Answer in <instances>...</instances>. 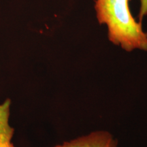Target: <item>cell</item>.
<instances>
[{
    "label": "cell",
    "instance_id": "cell-3",
    "mask_svg": "<svg viewBox=\"0 0 147 147\" xmlns=\"http://www.w3.org/2000/svg\"><path fill=\"white\" fill-rule=\"evenodd\" d=\"M10 100L0 104V147H15L12 142L14 129L9 124Z\"/></svg>",
    "mask_w": 147,
    "mask_h": 147
},
{
    "label": "cell",
    "instance_id": "cell-2",
    "mask_svg": "<svg viewBox=\"0 0 147 147\" xmlns=\"http://www.w3.org/2000/svg\"><path fill=\"white\" fill-rule=\"evenodd\" d=\"M53 147H118V146L115 140L109 133L97 131Z\"/></svg>",
    "mask_w": 147,
    "mask_h": 147
},
{
    "label": "cell",
    "instance_id": "cell-4",
    "mask_svg": "<svg viewBox=\"0 0 147 147\" xmlns=\"http://www.w3.org/2000/svg\"><path fill=\"white\" fill-rule=\"evenodd\" d=\"M140 9L138 18L139 21L142 22V19L147 15V0H139Z\"/></svg>",
    "mask_w": 147,
    "mask_h": 147
},
{
    "label": "cell",
    "instance_id": "cell-1",
    "mask_svg": "<svg viewBox=\"0 0 147 147\" xmlns=\"http://www.w3.org/2000/svg\"><path fill=\"white\" fill-rule=\"evenodd\" d=\"M129 0H95V10L99 23L108 27V39L128 52L135 49L147 51V33L142 22L130 12Z\"/></svg>",
    "mask_w": 147,
    "mask_h": 147
}]
</instances>
